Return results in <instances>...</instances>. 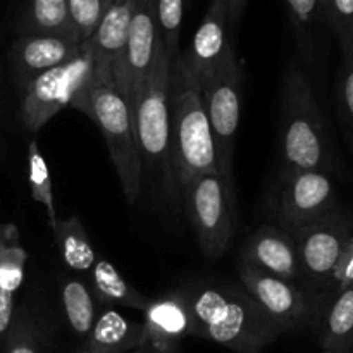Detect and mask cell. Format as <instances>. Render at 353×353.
<instances>
[{"label":"cell","instance_id":"cell-1","mask_svg":"<svg viewBox=\"0 0 353 353\" xmlns=\"http://www.w3.org/2000/svg\"><path fill=\"white\" fill-rule=\"evenodd\" d=\"M192 319V336L236 353H261L283 331L241 286L190 283L179 288Z\"/></svg>","mask_w":353,"mask_h":353},{"label":"cell","instance_id":"cell-2","mask_svg":"<svg viewBox=\"0 0 353 353\" xmlns=\"http://www.w3.org/2000/svg\"><path fill=\"white\" fill-rule=\"evenodd\" d=\"M171 64L172 61L162 48L133 102L134 138L140 155L143 192L148 190L161 207H172L181 202L171 152Z\"/></svg>","mask_w":353,"mask_h":353},{"label":"cell","instance_id":"cell-3","mask_svg":"<svg viewBox=\"0 0 353 353\" xmlns=\"http://www.w3.org/2000/svg\"><path fill=\"white\" fill-rule=\"evenodd\" d=\"M279 152L283 169L319 171L330 176L338 171L330 128L305 71L296 64H290L283 81Z\"/></svg>","mask_w":353,"mask_h":353},{"label":"cell","instance_id":"cell-4","mask_svg":"<svg viewBox=\"0 0 353 353\" xmlns=\"http://www.w3.org/2000/svg\"><path fill=\"white\" fill-rule=\"evenodd\" d=\"M72 109L85 112L102 131L124 196L130 203H137L143 193V178L134 138L133 110L114 76L95 69Z\"/></svg>","mask_w":353,"mask_h":353},{"label":"cell","instance_id":"cell-5","mask_svg":"<svg viewBox=\"0 0 353 353\" xmlns=\"http://www.w3.org/2000/svg\"><path fill=\"white\" fill-rule=\"evenodd\" d=\"M171 152L179 192L193 178L217 171L216 143L202 100V86L174 61L169 81Z\"/></svg>","mask_w":353,"mask_h":353},{"label":"cell","instance_id":"cell-6","mask_svg":"<svg viewBox=\"0 0 353 353\" xmlns=\"http://www.w3.org/2000/svg\"><path fill=\"white\" fill-rule=\"evenodd\" d=\"M340 207L331 176L303 169H283L264 203L272 226L286 233L319 223Z\"/></svg>","mask_w":353,"mask_h":353},{"label":"cell","instance_id":"cell-7","mask_svg":"<svg viewBox=\"0 0 353 353\" xmlns=\"http://www.w3.org/2000/svg\"><path fill=\"white\" fill-rule=\"evenodd\" d=\"M181 202L203 254L219 259L236 226L233 178L219 171L196 176L181 188Z\"/></svg>","mask_w":353,"mask_h":353},{"label":"cell","instance_id":"cell-8","mask_svg":"<svg viewBox=\"0 0 353 353\" xmlns=\"http://www.w3.org/2000/svg\"><path fill=\"white\" fill-rule=\"evenodd\" d=\"M95 64L90 50L83 43L78 57L54 69L41 72L23 88L21 121L31 133L45 126L57 112L79 99L92 79Z\"/></svg>","mask_w":353,"mask_h":353},{"label":"cell","instance_id":"cell-9","mask_svg":"<svg viewBox=\"0 0 353 353\" xmlns=\"http://www.w3.org/2000/svg\"><path fill=\"white\" fill-rule=\"evenodd\" d=\"M300 262V286L319 309V300L327 278L336 264L345 241L353 234V214L345 209L334 210L323 221L303 230L293 231Z\"/></svg>","mask_w":353,"mask_h":353},{"label":"cell","instance_id":"cell-10","mask_svg":"<svg viewBox=\"0 0 353 353\" xmlns=\"http://www.w3.org/2000/svg\"><path fill=\"white\" fill-rule=\"evenodd\" d=\"M243 65L236 52L230 55L223 68L202 86V100L216 143L217 171L233 178L234 140L241 119L243 100Z\"/></svg>","mask_w":353,"mask_h":353},{"label":"cell","instance_id":"cell-11","mask_svg":"<svg viewBox=\"0 0 353 353\" xmlns=\"http://www.w3.org/2000/svg\"><path fill=\"white\" fill-rule=\"evenodd\" d=\"M238 278L241 288L257 302L265 316L285 333H296L316 326L317 305L300 285L240 262Z\"/></svg>","mask_w":353,"mask_h":353},{"label":"cell","instance_id":"cell-12","mask_svg":"<svg viewBox=\"0 0 353 353\" xmlns=\"http://www.w3.org/2000/svg\"><path fill=\"white\" fill-rule=\"evenodd\" d=\"M162 48L164 43L159 33L154 0H137L126 47L112 72L131 110H133L134 99L143 85V79L147 78Z\"/></svg>","mask_w":353,"mask_h":353},{"label":"cell","instance_id":"cell-13","mask_svg":"<svg viewBox=\"0 0 353 353\" xmlns=\"http://www.w3.org/2000/svg\"><path fill=\"white\" fill-rule=\"evenodd\" d=\"M228 10L223 0H212L205 17L200 23L192 45L185 52H179L178 64L199 83L205 85L224 62L234 54L233 45L228 40Z\"/></svg>","mask_w":353,"mask_h":353},{"label":"cell","instance_id":"cell-14","mask_svg":"<svg viewBox=\"0 0 353 353\" xmlns=\"http://www.w3.org/2000/svg\"><path fill=\"white\" fill-rule=\"evenodd\" d=\"M83 52V43L59 34L28 33L10 50L14 78L21 90L41 72L54 69Z\"/></svg>","mask_w":353,"mask_h":353},{"label":"cell","instance_id":"cell-15","mask_svg":"<svg viewBox=\"0 0 353 353\" xmlns=\"http://www.w3.org/2000/svg\"><path fill=\"white\" fill-rule=\"evenodd\" d=\"M240 262L265 274L300 285V262L292 234L272 224H264L241 248Z\"/></svg>","mask_w":353,"mask_h":353},{"label":"cell","instance_id":"cell-16","mask_svg":"<svg viewBox=\"0 0 353 353\" xmlns=\"http://www.w3.org/2000/svg\"><path fill=\"white\" fill-rule=\"evenodd\" d=\"M137 0H114L107 7L99 26L85 41L97 71L112 74L126 47Z\"/></svg>","mask_w":353,"mask_h":353},{"label":"cell","instance_id":"cell-17","mask_svg":"<svg viewBox=\"0 0 353 353\" xmlns=\"http://www.w3.org/2000/svg\"><path fill=\"white\" fill-rule=\"evenodd\" d=\"M143 336L162 345L179 347V341L192 336V319L186 300L179 290L148 302L143 310Z\"/></svg>","mask_w":353,"mask_h":353},{"label":"cell","instance_id":"cell-18","mask_svg":"<svg viewBox=\"0 0 353 353\" xmlns=\"http://www.w3.org/2000/svg\"><path fill=\"white\" fill-rule=\"evenodd\" d=\"M316 330L324 353H353V285L321 302Z\"/></svg>","mask_w":353,"mask_h":353},{"label":"cell","instance_id":"cell-19","mask_svg":"<svg viewBox=\"0 0 353 353\" xmlns=\"http://www.w3.org/2000/svg\"><path fill=\"white\" fill-rule=\"evenodd\" d=\"M143 338V323L128 319L112 307L99 312L83 347L95 353H126L137 350Z\"/></svg>","mask_w":353,"mask_h":353},{"label":"cell","instance_id":"cell-20","mask_svg":"<svg viewBox=\"0 0 353 353\" xmlns=\"http://www.w3.org/2000/svg\"><path fill=\"white\" fill-rule=\"evenodd\" d=\"M90 290L97 302L107 305H123L143 312L150 300L141 295L134 286L105 259H97L90 269Z\"/></svg>","mask_w":353,"mask_h":353},{"label":"cell","instance_id":"cell-21","mask_svg":"<svg viewBox=\"0 0 353 353\" xmlns=\"http://www.w3.org/2000/svg\"><path fill=\"white\" fill-rule=\"evenodd\" d=\"M50 224L64 264L74 272H88L99 257L81 219L79 217L55 219Z\"/></svg>","mask_w":353,"mask_h":353},{"label":"cell","instance_id":"cell-22","mask_svg":"<svg viewBox=\"0 0 353 353\" xmlns=\"http://www.w3.org/2000/svg\"><path fill=\"white\" fill-rule=\"evenodd\" d=\"M24 264L26 252L17 245L0 252V348L16 316L14 300L24 281Z\"/></svg>","mask_w":353,"mask_h":353},{"label":"cell","instance_id":"cell-23","mask_svg":"<svg viewBox=\"0 0 353 353\" xmlns=\"http://www.w3.org/2000/svg\"><path fill=\"white\" fill-rule=\"evenodd\" d=\"M61 296L69 326L74 334L85 340L99 316V302L93 296L90 285L79 278H68L62 283Z\"/></svg>","mask_w":353,"mask_h":353},{"label":"cell","instance_id":"cell-24","mask_svg":"<svg viewBox=\"0 0 353 353\" xmlns=\"http://www.w3.org/2000/svg\"><path fill=\"white\" fill-rule=\"evenodd\" d=\"M30 33L59 34L78 40L71 26L65 0H30ZM81 43V41H79Z\"/></svg>","mask_w":353,"mask_h":353},{"label":"cell","instance_id":"cell-25","mask_svg":"<svg viewBox=\"0 0 353 353\" xmlns=\"http://www.w3.org/2000/svg\"><path fill=\"white\" fill-rule=\"evenodd\" d=\"M28 179H30L31 196L34 202L47 207L50 223L57 219L54 207V195H52V178L48 171V164L41 155L40 147L34 140L28 143Z\"/></svg>","mask_w":353,"mask_h":353},{"label":"cell","instance_id":"cell-26","mask_svg":"<svg viewBox=\"0 0 353 353\" xmlns=\"http://www.w3.org/2000/svg\"><path fill=\"white\" fill-rule=\"evenodd\" d=\"M154 3L164 50L168 57L174 62L179 55V37H181L185 0H154Z\"/></svg>","mask_w":353,"mask_h":353},{"label":"cell","instance_id":"cell-27","mask_svg":"<svg viewBox=\"0 0 353 353\" xmlns=\"http://www.w3.org/2000/svg\"><path fill=\"white\" fill-rule=\"evenodd\" d=\"M323 17L336 37L343 61H353V0H330Z\"/></svg>","mask_w":353,"mask_h":353},{"label":"cell","instance_id":"cell-28","mask_svg":"<svg viewBox=\"0 0 353 353\" xmlns=\"http://www.w3.org/2000/svg\"><path fill=\"white\" fill-rule=\"evenodd\" d=\"M71 26L81 43H85L99 26L100 19L110 6L107 0H65Z\"/></svg>","mask_w":353,"mask_h":353},{"label":"cell","instance_id":"cell-29","mask_svg":"<svg viewBox=\"0 0 353 353\" xmlns=\"http://www.w3.org/2000/svg\"><path fill=\"white\" fill-rule=\"evenodd\" d=\"M0 353H41L37 324L24 310L14 316Z\"/></svg>","mask_w":353,"mask_h":353},{"label":"cell","instance_id":"cell-30","mask_svg":"<svg viewBox=\"0 0 353 353\" xmlns=\"http://www.w3.org/2000/svg\"><path fill=\"white\" fill-rule=\"evenodd\" d=\"M336 105L345 131L353 143V61H343L338 72Z\"/></svg>","mask_w":353,"mask_h":353},{"label":"cell","instance_id":"cell-31","mask_svg":"<svg viewBox=\"0 0 353 353\" xmlns=\"http://www.w3.org/2000/svg\"><path fill=\"white\" fill-rule=\"evenodd\" d=\"M353 285V234L345 241L343 248L340 252V257H338L336 264H334L333 271H331L330 278H327L326 286H324V292L321 295L319 305L326 296H330L331 293H336L340 290L348 288ZM319 310V309H317Z\"/></svg>","mask_w":353,"mask_h":353},{"label":"cell","instance_id":"cell-32","mask_svg":"<svg viewBox=\"0 0 353 353\" xmlns=\"http://www.w3.org/2000/svg\"><path fill=\"white\" fill-rule=\"evenodd\" d=\"M296 28H309L321 12L319 0H286Z\"/></svg>","mask_w":353,"mask_h":353},{"label":"cell","instance_id":"cell-33","mask_svg":"<svg viewBox=\"0 0 353 353\" xmlns=\"http://www.w3.org/2000/svg\"><path fill=\"white\" fill-rule=\"evenodd\" d=\"M223 2L228 10V19L230 21L238 19L241 14V9H243L245 6V0H223Z\"/></svg>","mask_w":353,"mask_h":353},{"label":"cell","instance_id":"cell-34","mask_svg":"<svg viewBox=\"0 0 353 353\" xmlns=\"http://www.w3.org/2000/svg\"><path fill=\"white\" fill-rule=\"evenodd\" d=\"M327 3H330V0H319V9H321V16L324 14V10H326Z\"/></svg>","mask_w":353,"mask_h":353},{"label":"cell","instance_id":"cell-35","mask_svg":"<svg viewBox=\"0 0 353 353\" xmlns=\"http://www.w3.org/2000/svg\"><path fill=\"white\" fill-rule=\"evenodd\" d=\"M76 353H95V352L90 350V348H86V347H81V348H79V350L76 352Z\"/></svg>","mask_w":353,"mask_h":353},{"label":"cell","instance_id":"cell-36","mask_svg":"<svg viewBox=\"0 0 353 353\" xmlns=\"http://www.w3.org/2000/svg\"><path fill=\"white\" fill-rule=\"evenodd\" d=\"M3 248H7V247H6V243H3V241H0V252H2Z\"/></svg>","mask_w":353,"mask_h":353},{"label":"cell","instance_id":"cell-37","mask_svg":"<svg viewBox=\"0 0 353 353\" xmlns=\"http://www.w3.org/2000/svg\"><path fill=\"white\" fill-rule=\"evenodd\" d=\"M107 2H109V3H112V2H114V0H107Z\"/></svg>","mask_w":353,"mask_h":353}]
</instances>
